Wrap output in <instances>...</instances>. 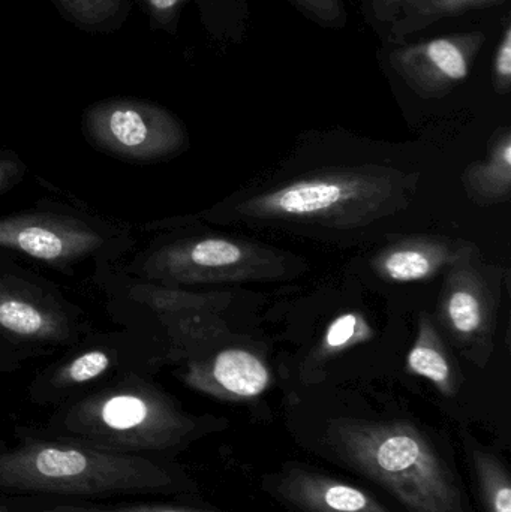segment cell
I'll return each mask as SVG.
<instances>
[{"mask_svg": "<svg viewBox=\"0 0 511 512\" xmlns=\"http://www.w3.org/2000/svg\"><path fill=\"white\" fill-rule=\"evenodd\" d=\"M0 442V495L102 502L120 496L186 495L191 478L173 459L102 450L17 429Z\"/></svg>", "mask_w": 511, "mask_h": 512, "instance_id": "1", "label": "cell"}, {"mask_svg": "<svg viewBox=\"0 0 511 512\" xmlns=\"http://www.w3.org/2000/svg\"><path fill=\"white\" fill-rule=\"evenodd\" d=\"M212 429L155 388L129 384L65 406L35 432L117 453L173 459Z\"/></svg>", "mask_w": 511, "mask_h": 512, "instance_id": "2", "label": "cell"}, {"mask_svg": "<svg viewBox=\"0 0 511 512\" xmlns=\"http://www.w3.org/2000/svg\"><path fill=\"white\" fill-rule=\"evenodd\" d=\"M327 438L347 465L408 512H467L452 471L413 424L338 420L330 423Z\"/></svg>", "mask_w": 511, "mask_h": 512, "instance_id": "3", "label": "cell"}, {"mask_svg": "<svg viewBox=\"0 0 511 512\" xmlns=\"http://www.w3.org/2000/svg\"><path fill=\"white\" fill-rule=\"evenodd\" d=\"M407 180L383 167L333 168L243 200L237 215L254 221L302 222L354 228L407 206Z\"/></svg>", "mask_w": 511, "mask_h": 512, "instance_id": "4", "label": "cell"}, {"mask_svg": "<svg viewBox=\"0 0 511 512\" xmlns=\"http://www.w3.org/2000/svg\"><path fill=\"white\" fill-rule=\"evenodd\" d=\"M90 138L101 149L129 159H158L185 143L179 120L158 105L113 99L93 105L86 114Z\"/></svg>", "mask_w": 511, "mask_h": 512, "instance_id": "5", "label": "cell"}, {"mask_svg": "<svg viewBox=\"0 0 511 512\" xmlns=\"http://www.w3.org/2000/svg\"><path fill=\"white\" fill-rule=\"evenodd\" d=\"M165 270L183 282H245L284 273L282 255L242 240L207 237L174 246Z\"/></svg>", "mask_w": 511, "mask_h": 512, "instance_id": "6", "label": "cell"}, {"mask_svg": "<svg viewBox=\"0 0 511 512\" xmlns=\"http://www.w3.org/2000/svg\"><path fill=\"white\" fill-rule=\"evenodd\" d=\"M486 42L482 32L458 33L390 51L396 74L423 98H440L465 80Z\"/></svg>", "mask_w": 511, "mask_h": 512, "instance_id": "7", "label": "cell"}, {"mask_svg": "<svg viewBox=\"0 0 511 512\" xmlns=\"http://www.w3.org/2000/svg\"><path fill=\"white\" fill-rule=\"evenodd\" d=\"M438 310L441 324L462 349L491 340L495 301L485 277L471 264V255L449 268Z\"/></svg>", "mask_w": 511, "mask_h": 512, "instance_id": "8", "label": "cell"}, {"mask_svg": "<svg viewBox=\"0 0 511 512\" xmlns=\"http://www.w3.org/2000/svg\"><path fill=\"white\" fill-rule=\"evenodd\" d=\"M102 237L81 222L51 215H21L0 219V248L14 249L63 264L92 254Z\"/></svg>", "mask_w": 511, "mask_h": 512, "instance_id": "9", "label": "cell"}, {"mask_svg": "<svg viewBox=\"0 0 511 512\" xmlns=\"http://www.w3.org/2000/svg\"><path fill=\"white\" fill-rule=\"evenodd\" d=\"M273 489L300 512H392L359 487L302 468L282 472Z\"/></svg>", "mask_w": 511, "mask_h": 512, "instance_id": "10", "label": "cell"}, {"mask_svg": "<svg viewBox=\"0 0 511 512\" xmlns=\"http://www.w3.org/2000/svg\"><path fill=\"white\" fill-rule=\"evenodd\" d=\"M195 390L225 400L260 397L272 384V373L263 360L240 348L219 352L209 364L195 367L186 376Z\"/></svg>", "mask_w": 511, "mask_h": 512, "instance_id": "11", "label": "cell"}, {"mask_svg": "<svg viewBox=\"0 0 511 512\" xmlns=\"http://www.w3.org/2000/svg\"><path fill=\"white\" fill-rule=\"evenodd\" d=\"M468 255L470 248L462 243L432 237H410L390 243L375 256L372 265L375 273L387 282H420L432 279Z\"/></svg>", "mask_w": 511, "mask_h": 512, "instance_id": "12", "label": "cell"}, {"mask_svg": "<svg viewBox=\"0 0 511 512\" xmlns=\"http://www.w3.org/2000/svg\"><path fill=\"white\" fill-rule=\"evenodd\" d=\"M507 0H363L366 15L378 32L393 41L407 38L444 18L483 11Z\"/></svg>", "mask_w": 511, "mask_h": 512, "instance_id": "13", "label": "cell"}, {"mask_svg": "<svg viewBox=\"0 0 511 512\" xmlns=\"http://www.w3.org/2000/svg\"><path fill=\"white\" fill-rule=\"evenodd\" d=\"M24 283L0 277V328L26 340H62L68 319L47 297Z\"/></svg>", "mask_w": 511, "mask_h": 512, "instance_id": "14", "label": "cell"}, {"mask_svg": "<svg viewBox=\"0 0 511 512\" xmlns=\"http://www.w3.org/2000/svg\"><path fill=\"white\" fill-rule=\"evenodd\" d=\"M465 188L474 201L486 204L503 203L511 194V134L503 129L495 137L485 162L473 164L464 173Z\"/></svg>", "mask_w": 511, "mask_h": 512, "instance_id": "15", "label": "cell"}, {"mask_svg": "<svg viewBox=\"0 0 511 512\" xmlns=\"http://www.w3.org/2000/svg\"><path fill=\"white\" fill-rule=\"evenodd\" d=\"M407 366L414 375L431 381L444 396H455L456 375L452 358L429 315L420 316L419 333L408 352Z\"/></svg>", "mask_w": 511, "mask_h": 512, "instance_id": "16", "label": "cell"}, {"mask_svg": "<svg viewBox=\"0 0 511 512\" xmlns=\"http://www.w3.org/2000/svg\"><path fill=\"white\" fill-rule=\"evenodd\" d=\"M12 501L27 512H222L210 508L192 507L164 502H134V504H102V502L59 501V499L15 498Z\"/></svg>", "mask_w": 511, "mask_h": 512, "instance_id": "17", "label": "cell"}, {"mask_svg": "<svg viewBox=\"0 0 511 512\" xmlns=\"http://www.w3.org/2000/svg\"><path fill=\"white\" fill-rule=\"evenodd\" d=\"M480 498L486 512H511V481L503 463L482 448L471 450Z\"/></svg>", "mask_w": 511, "mask_h": 512, "instance_id": "18", "label": "cell"}, {"mask_svg": "<svg viewBox=\"0 0 511 512\" xmlns=\"http://www.w3.org/2000/svg\"><path fill=\"white\" fill-rule=\"evenodd\" d=\"M372 337V330L366 319L356 312H347L339 315L330 322L323 343L320 346L321 355L330 357L345 351L357 343L368 342Z\"/></svg>", "mask_w": 511, "mask_h": 512, "instance_id": "19", "label": "cell"}, {"mask_svg": "<svg viewBox=\"0 0 511 512\" xmlns=\"http://www.w3.org/2000/svg\"><path fill=\"white\" fill-rule=\"evenodd\" d=\"M111 361L105 352L90 351L68 364L62 372L51 379V393H62L75 385L87 384L104 375Z\"/></svg>", "mask_w": 511, "mask_h": 512, "instance_id": "20", "label": "cell"}, {"mask_svg": "<svg viewBox=\"0 0 511 512\" xmlns=\"http://www.w3.org/2000/svg\"><path fill=\"white\" fill-rule=\"evenodd\" d=\"M66 12L78 23L98 26L119 12L122 0H59Z\"/></svg>", "mask_w": 511, "mask_h": 512, "instance_id": "21", "label": "cell"}, {"mask_svg": "<svg viewBox=\"0 0 511 512\" xmlns=\"http://www.w3.org/2000/svg\"><path fill=\"white\" fill-rule=\"evenodd\" d=\"M302 11L326 26H344L347 20L344 0H293Z\"/></svg>", "mask_w": 511, "mask_h": 512, "instance_id": "22", "label": "cell"}, {"mask_svg": "<svg viewBox=\"0 0 511 512\" xmlns=\"http://www.w3.org/2000/svg\"><path fill=\"white\" fill-rule=\"evenodd\" d=\"M494 86L498 93H509L511 86V27L507 24L503 39L495 51Z\"/></svg>", "mask_w": 511, "mask_h": 512, "instance_id": "23", "label": "cell"}, {"mask_svg": "<svg viewBox=\"0 0 511 512\" xmlns=\"http://www.w3.org/2000/svg\"><path fill=\"white\" fill-rule=\"evenodd\" d=\"M144 2L155 20H158L159 23H168L173 20L180 6L188 0H144Z\"/></svg>", "mask_w": 511, "mask_h": 512, "instance_id": "24", "label": "cell"}, {"mask_svg": "<svg viewBox=\"0 0 511 512\" xmlns=\"http://www.w3.org/2000/svg\"><path fill=\"white\" fill-rule=\"evenodd\" d=\"M21 176L20 162L12 156L0 153V192L8 189Z\"/></svg>", "mask_w": 511, "mask_h": 512, "instance_id": "25", "label": "cell"}, {"mask_svg": "<svg viewBox=\"0 0 511 512\" xmlns=\"http://www.w3.org/2000/svg\"><path fill=\"white\" fill-rule=\"evenodd\" d=\"M0 512H27L18 507L9 496L0 495Z\"/></svg>", "mask_w": 511, "mask_h": 512, "instance_id": "26", "label": "cell"}]
</instances>
